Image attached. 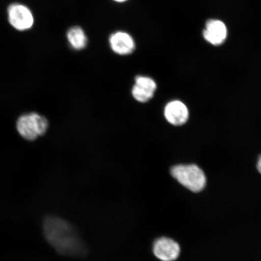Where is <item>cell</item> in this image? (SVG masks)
<instances>
[{
  "instance_id": "obj_1",
  "label": "cell",
  "mask_w": 261,
  "mask_h": 261,
  "mask_svg": "<svg viewBox=\"0 0 261 261\" xmlns=\"http://www.w3.org/2000/svg\"><path fill=\"white\" fill-rule=\"evenodd\" d=\"M45 239L61 255L86 256L88 249L76 228L68 222L56 217H47L43 222Z\"/></svg>"
},
{
  "instance_id": "obj_2",
  "label": "cell",
  "mask_w": 261,
  "mask_h": 261,
  "mask_svg": "<svg viewBox=\"0 0 261 261\" xmlns=\"http://www.w3.org/2000/svg\"><path fill=\"white\" fill-rule=\"evenodd\" d=\"M171 174L179 184L192 192H199L203 191L206 184L204 173L195 165L173 166L171 169Z\"/></svg>"
},
{
  "instance_id": "obj_3",
  "label": "cell",
  "mask_w": 261,
  "mask_h": 261,
  "mask_svg": "<svg viewBox=\"0 0 261 261\" xmlns=\"http://www.w3.org/2000/svg\"><path fill=\"white\" fill-rule=\"evenodd\" d=\"M48 122L46 118L37 113L24 114L19 117L16 128L22 138L28 140H34L38 136L47 132Z\"/></svg>"
},
{
  "instance_id": "obj_4",
  "label": "cell",
  "mask_w": 261,
  "mask_h": 261,
  "mask_svg": "<svg viewBox=\"0 0 261 261\" xmlns=\"http://www.w3.org/2000/svg\"><path fill=\"white\" fill-rule=\"evenodd\" d=\"M8 16L10 24L16 30H28L34 24V19L30 10L23 5L14 4L9 6Z\"/></svg>"
},
{
  "instance_id": "obj_5",
  "label": "cell",
  "mask_w": 261,
  "mask_h": 261,
  "mask_svg": "<svg viewBox=\"0 0 261 261\" xmlns=\"http://www.w3.org/2000/svg\"><path fill=\"white\" fill-rule=\"evenodd\" d=\"M155 256L162 261H174L180 253V247L175 241L166 237L158 238L152 247Z\"/></svg>"
},
{
  "instance_id": "obj_6",
  "label": "cell",
  "mask_w": 261,
  "mask_h": 261,
  "mask_svg": "<svg viewBox=\"0 0 261 261\" xmlns=\"http://www.w3.org/2000/svg\"><path fill=\"white\" fill-rule=\"evenodd\" d=\"M156 89L155 82L152 78L144 76L136 77L132 89V95L139 102H148L154 95Z\"/></svg>"
},
{
  "instance_id": "obj_7",
  "label": "cell",
  "mask_w": 261,
  "mask_h": 261,
  "mask_svg": "<svg viewBox=\"0 0 261 261\" xmlns=\"http://www.w3.org/2000/svg\"><path fill=\"white\" fill-rule=\"evenodd\" d=\"M203 37L205 40L214 45L224 43L227 37L226 24L218 19H211L205 24Z\"/></svg>"
},
{
  "instance_id": "obj_8",
  "label": "cell",
  "mask_w": 261,
  "mask_h": 261,
  "mask_svg": "<svg viewBox=\"0 0 261 261\" xmlns=\"http://www.w3.org/2000/svg\"><path fill=\"white\" fill-rule=\"evenodd\" d=\"M165 117L173 125H184L189 119V111L187 106L179 100H173L166 106Z\"/></svg>"
},
{
  "instance_id": "obj_9",
  "label": "cell",
  "mask_w": 261,
  "mask_h": 261,
  "mask_svg": "<svg viewBox=\"0 0 261 261\" xmlns=\"http://www.w3.org/2000/svg\"><path fill=\"white\" fill-rule=\"evenodd\" d=\"M110 44L114 53L120 55L132 54L135 50V42L125 32H117L111 35Z\"/></svg>"
},
{
  "instance_id": "obj_10",
  "label": "cell",
  "mask_w": 261,
  "mask_h": 261,
  "mask_svg": "<svg viewBox=\"0 0 261 261\" xmlns=\"http://www.w3.org/2000/svg\"><path fill=\"white\" fill-rule=\"evenodd\" d=\"M68 42L73 48L82 50L86 47L87 38L83 29L79 27H74L67 33Z\"/></svg>"
},
{
  "instance_id": "obj_11",
  "label": "cell",
  "mask_w": 261,
  "mask_h": 261,
  "mask_svg": "<svg viewBox=\"0 0 261 261\" xmlns=\"http://www.w3.org/2000/svg\"><path fill=\"white\" fill-rule=\"evenodd\" d=\"M257 170H258V171L261 174V156H260V158L259 159L258 162H257Z\"/></svg>"
},
{
  "instance_id": "obj_12",
  "label": "cell",
  "mask_w": 261,
  "mask_h": 261,
  "mask_svg": "<svg viewBox=\"0 0 261 261\" xmlns=\"http://www.w3.org/2000/svg\"><path fill=\"white\" fill-rule=\"evenodd\" d=\"M114 1L118 2H123L126 1V0H114Z\"/></svg>"
}]
</instances>
